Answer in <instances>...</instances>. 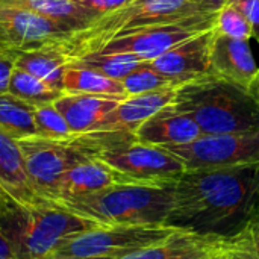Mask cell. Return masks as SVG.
<instances>
[{
    "label": "cell",
    "instance_id": "1",
    "mask_svg": "<svg viewBox=\"0 0 259 259\" xmlns=\"http://www.w3.org/2000/svg\"><path fill=\"white\" fill-rule=\"evenodd\" d=\"M259 215V164L185 170L175 182L167 226L229 240Z\"/></svg>",
    "mask_w": 259,
    "mask_h": 259
},
{
    "label": "cell",
    "instance_id": "2",
    "mask_svg": "<svg viewBox=\"0 0 259 259\" xmlns=\"http://www.w3.org/2000/svg\"><path fill=\"white\" fill-rule=\"evenodd\" d=\"M99 228L49 200H21L0 188V234L17 259L50 258L68 238Z\"/></svg>",
    "mask_w": 259,
    "mask_h": 259
},
{
    "label": "cell",
    "instance_id": "3",
    "mask_svg": "<svg viewBox=\"0 0 259 259\" xmlns=\"http://www.w3.org/2000/svg\"><path fill=\"white\" fill-rule=\"evenodd\" d=\"M173 105L193 117L203 135L237 134L259 127V97L209 73L181 85Z\"/></svg>",
    "mask_w": 259,
    "mask_h": 259
},
{
    "label": "cell",
    "instance_id": "4",
    "mask_svg": "<svg viewBox=\"0 0 259 259\" xmlns=\"http://www.w3.org/2000/svg\"><path fill=\"white\" fill-rule=\"evenodd\" d=\"M175 182L117 184L55 205L99 226L165 225L173 208Z\"/></svg>",
    "mask_w": 259,
    "mask_h": 259
},
{
    "label": "cell",
    "instance_id": "5",
    "mask_svg": "<svg viewBox=\"0 0 259 259\" xmlns=\"http://www.w3.org/2000/svg\"><path fill=\"white\" fill-rule=\"evenodd\" d=\"M205 12L199 0H132L129 5L96 20L87 29L53 44L67 64L97 53L111 39L156 24H168ZM67 65V67H68Z\"/></svg>",
    "mask_w": 259,
    "mask_h": 259
},
{
    "label": "cell",
    "instance_id": "6",
    "mask_svg": "<svg viewBox=\"0 0 259 259\" xmlns=\"http://www.w3.org/2000/svg\"><path fill=\"white\" fill-rule=\"evenodd\" d=\"M96 158L108 164L132 184H162L176 181L187 168L164 147L140 143L135 134L91 132Z\"/></svg>",
    "mask_w": 259,
    "mask_h": 259
},
{
    "label": "cell",
    "instance_id": "7",
    "mask_svg": "<svg viewBox=\"0 0 259 259\" xmlns=\"http://www.w3.org/2000/svg\"><path fill=\"white\" fill-rule=\"evenodd\" d=\"M178 229L167 225L99 226L65 240L50 258L118 259L159 243Z\"/></svg>",
    "mask_w": 259,
    "mask_h": 259
},
{
    "label": "cell",
    "instance_id": "8",
    "mask_svg": "<svg viewBox=\"0 0 259 259\" xmlns=\"http://www.w3.org/2000/svg\"><path fill=\"white\" fill-rule=\"evenodd\" d=\"M18 146L33 191L49 202L67 170L93 156L79 137L70 140H49L35 135L18 140Z\"/></svg>",
    "mask_w": 259,
    "mask_h": 259
},
{
    "label": "cell",
    "instance_id": "9",
    "mask_svg": "<svg viewBox=\"0 0 259 259\" xmlns=\"http://www.w3.org/2000/svg\"><path fill=\"white\" fill-rule=\"evenodd\" d=\"M215 17L217 12H202L175 23L134 30L111 39L97 53H131L150 62L170 49L214 29Z\"/></svg>",
    "mask_w": 259,
    "mask_h": 259
},
{
    "label": "cell",
    "instance_id": "10",
    "mask_svg": "<svg viewBox=\"0 0 259 259\" xmlns=\"http://www.w3.org/2000/svg\"><path fill=\"white\" fill-rule=\"evenodd\" d=\"M187 170L259 164V127L223 135H202L193 143L164 147Z\"/></svg>",
    "mask_w": 259,
    "mask_h": 259
},
{
    "label": "cell",
    "instance_id": "11",
    "mask_svg": "<svg viewBox=\"0 0 259 259\" xmlns=\"http://www.w3.org/2000/svg\"><path fill=\"white\" fill-rule=\"evenodd\" d=\"M74 32L62 23L26 9L0 8V49L35 50L56 44Z\"/></svg>",
    "mask_w": 259,
    "mask_h": 259
},
{
    "label": "cell",
    "instance_id": "12",
    "mask_svg": "<svg viewBox=\"0 0 259 259\" xmlns=\"http://www.w3.org/2000/svg\"><path fill=\"white\" fill-rule=\"evenodd\" d=\"M209 74L234 82L258 97L259 65L250 42L220 35L215 27L209 53Z\"/></svg>",
    "mask_w": 259,
    "mask_h": 259
},
{
    "label": "cell",
    "instance_id": "13",
    "mask_svg": "<svg viewBox=\"0 0 259 259\" xmlns=\"http://www.w3.org/2000/svg\"><path fill=\"white\" fill-rule=\"evenodd\" d=\"M117 184H132L108 164L96 156H90L74 164L59 181L52 203L74 200Z\"/></svg>",
    "mask_w": 259,
    "mask_h": 259
},
{
    "label": "cell",
    "instance_id": "14",
    "mask_svg": "<svg viewBox=\"0 0 259 259\" xmlns=\"http://www.w3.org/2000/svg\"><path fill=\"white\" fill-rule=\"evenodd\" d=\"M178 88L159 90L146 94H138L121 100L99 124L94 132H126L135 134L162 108L173 103Z\"/></svg>",
    "mask_w": 259,
    "mask_h": 259
},
{
    "label": "cell",
    "instance_id": "15",
    "mask_svg": "<svg viewBox=\"0 0 259 259\" xmlns=\"http://www.w3.org/2000/svg\"><path fill=\"white\" fill-rule=\"evenodd\" d=\"M202 135L203 134L193 117L179 111L173 103L152 115L135 132L140 143L159 147L188 144Z\"/></svg>",
    "mask_w": 259,
    "mask_h": 259
},
{
    "label": "cell",
    "instance_id": "16",
    "mask_svg": "<svg viewBox=\"0 0 259 259\" xmlns=\"http://www.w3.org/2000/svg\"><path fill=\"white\" fill-rule=\"evenodd\" d=\"M212 35H214V29L200 33L170 49L159 58L150 61V64L158 71L167 76L184 79L187 82L197 76L208 74Z\"/></svg>",
    "mask_w": 259,
    "mask_h": 259
},
{
    "label": "cell",
    "instance_id": "17",
    "mask_svg": "<svg viewBox=\"0 0 259 259\" xmlns=\"http://www.w3.org/2000/svg\"><path fill=\"white\" fill-rule=\"evenodd\" d=\"M120 99L93 94H64L53 105L65 118L73 137L94 132Z\"/></svg>",
    "mask_w": 259,
    "mask_h": 259
},
{
    "label": "cell",
    "instance_id": "18",
    "mask_svg": "<svg viewBox=\"0 0 259 259\" xmlns=\"http://www.w3.org/2000/svg\"><path fill=\"white\" fill-rule=\"evenodd\" d=\"M223 241L178 231L159 243L118 259H208Z\"/></svg>",
    "mask_w": 259,
    "mask_h": 259
},
{
    "label": "cell",
    "instance_id": "19",
    "mask_svg": "<svg viewBox=\"0 0 259 259\" xmlns=\"http://www.w3.org/2000/svg\"><path fill=\"white\" fill-rule=\"evenodd\" d=\"M0 188L21 200H44L33 191L29 182L18 140L3 131H0Z\"/></svg>",
    "mask_w": 259,
    "mask_h": 259
},
{
    "label": "cell",
    "instance_id": "20",
    "mask_svg": "<svg viewBox=\"0 0 259 259\" xmlns=\"http://www.w3.org/2000/svg\"><path fill=\"white\" fill-rule=\"evenodd\" d=\"M67 65L65 58L53 47V44L35 50L17 52L15 56V68L38 77L50 88L59 91H62Z\"/></svg>",
    "mask_w": 259,
    "mask_h": 259
},
{
    "label": "cell",
    "instance_id": "21",
    "mask_svg": "<svg viewBox=\"0 0 259 259\" xmlns=\"http://www.w3.org/2000/svg\"><path fill=\"white\" fill-rule=\"evenodd\" d=\"M62 91L65 94H93L124 100L127 93L120 80L106 77L91 68L70 64L65 68Z\"/></svg>",
    "mask_w": 259,
    "mask_h": 259
},
{
    "label": "cell",
    "instance_id": "22",
    "mask_svg": "<svg viewBox=\"0 0 259 259\" xmlns=\"http://www.w3.org/2000/svg\"><path fill=\"white\" fill-rule=\"evenodd\" d=\"M33 112L35 106L24 103L9 93L0 94V131L15 140L36 135Z\"/></svg>",
    "mask_w": 259,
    "mask_h": 259
},
{
    "label": "cell",
    "instance_id": "23",
    "mask_svg": "<svg viewBox=\"0 0 259 259\" xmlns=\"http://www.w3.org/2000/svg\"><path fill=\"white\" fill-rule=\"evenodd\" d=\"M8 93L35 108L52 105L65 94L64 91L50 88L47 83H44L38 77L18 68H14L11 74Z\"/></svg>",
    "mask_w": 259,
    "mask_h": 259
},
{
    "label": "cell",
    "instance_id": "24",
    "mask_svg": "<svg viewBox=\"0 0 259 259\" xmlns=\"http://www.w3.org/2000/svg\"><path fill=\"white\" fill-rule=\"evenodd\" d=\"M187 80H184V79L167 76V74L158 71L147 61L140 64L132 73H129L121 80V83L127 93V97L146 94V93H152V91H159V90L179 88Z\"/></svg>",
    "mask_w": 259,
    "mask_h": 259
},
{
    "label": "cell",
    "instance_id": "25",
    "mask_svg": "<svg viewBox=\"0 0 259 259\" xmlns=\"http://www.w3.org/2000/svg\"><path fill=\"white\" fill-rule=\"evenodd\" d=\"M143 62L146 61L131 53H94V55L83 56L71 64L91 68L106 77L121 82L129 73H132Z\"/></svg>",
    "mask_w": 259,
    "mask_h": 259
},
{
    "label": "cell",
    "instance_id": "26",
    "mask_svg": "<svg viewBox=\"0 0 259 259\" xmlns=\"http://www.w3.org/2000/svg\"><path fill=\"white\" fill-rule=\"evenodd\" d=\"M33 121L36 127V137L49 140H70L73 134L62 117V114L55 108V105H44L35 108Z\"/></svg>",
    "mask_w": 259,
    "mask_h": 259
},
{
    "label": "cell",
    "instance_id": "27",
    "mask_svg": "<svg viewBox=\"0 0 259 259\" xmlns=\"http://www.w3.org/2000/svg\"><path fill=\"white\" fill-rule=\"evenodd\" d=\"M215 32L234 39L250 41L253 38L250 23L234 3H228L217 11Z\"/></svg>",
    "mask_w": 259,
    "mask_h": 259
},
{
    "label": "cell",
    "instance_id": "28",
    "mask_svg": "<svg viewBox=\"0 0 259 259\" xmlns=\"http://www.w3.org/2000/svg\"><path fill=\"white\" fill-rule=\"evenodd\" d=\"M208 259H258V256L253 249L249 231H246L234 238L225 240Z\"/></svg>",
    "mask_w": 259,
    "mask_h": 259
},
{
    "label": "cell",
    "instance_id": "29",
    "mask_svg": "<svg viewBox=\"0 0 259 259\" xmlns=\"http://www.w3.org/2000/svg\"><path fill=\"white\" fill-rule=\"evenodd\" d=\"M73 2L87 8L91 12H94L100 18L109 12H114L123 6L129 5L132 0H73Z\"/></svg>",
    "mask_w": 259,
    "mask_h": 259
},
{
    "label": "cell",
    "instance_id": "30",
    "mask_svg": "<svg viewBox=\"0 0 259 259\" xmlns=\"http://www.w3.org/2000/svg\"><path fill=\"white\" fill-rule=\"evenodd\" d=\"M17 52L0 49V94H6L9 90V79L15 68Z\"/></svg>",
    "mask_w": 259,
    "mask_h": 259
},
{
    "label": "cell",
    "instance_id": "31",
    "mask_svg": "<svg viewBox=\"0 0 259 259\" xmlns=\"http://www.w3.org/2000/svg\"><path fill=\"white\" fill-rule=\"evenodd\" d=\"M232 3L244 14L250 23L253 38L259 44V0H234Z\"/></svg>",
    "mask_w": 259,
    "mask_h": 259
},
{
    "label": "cell",
    "instance_id": "32",
    "mask_svg": "<svg viewBox=\"0 0 259 259\" xmlns=\"http://www.w3.org/2000/svg\"><path fill=\"white\" fill-rule=\"evenodd\" d=\"M199 3L205 12H217L225 5H228V0H199Z\"/></svg>",
    "mask_w": 259,
    "mask_h": 259
},
{
    "label": "cell",
    "instance_id": "33",
    "mask_svg": "<svg viewBox=\"0 0 259 259\" xmlns=\"http://www.w3.org/2000/svg\"><path fill=\"white\" fill-rule=\"evenodd\" d=\"M249 235H250V240H252V244H253V249L256 252V256L259 259V215L255 219V222L249 226Z\"/></svg>",
    "mask_w": 259,
    "mask_h": 259
},
{
    "label": "cell",
    "instance_id": "34",
    "mask_svg": "<svg viewBox=\"0 0 259 259\" xmlns=\"http://www.w3.org/2000/svg\"><path fill=\"white\" fill-rule=\"evenodd\" d=\"M0 259H17L12 247L9 246V243L5 240L2 234H0Z\"/></svg>",
    "mask_w": 259,
    "mask_h": 259
},
{
    "label": "cell",
    "instance_id": "35",
    "mask_svg": "<svg viewBox=\"0 0 259 259\" xmlns=\"http://www.w3.org/2000/svg\"><path fill=\"white\" fill-rule=\"evenodd\" d=\"M46 259H112V258H46Z\"/></svg>",
    "mask_w": 259,
    "mask_h": 259
},
{
    "label": "cell",
    "instance_id": "36",
    "mask_svg": "<svg viewBox=\"0 0 259 259\" xmlns=\"http://www.w3.org/2000/svg\"><path fill=\"white\" fill-rule=\"evenodd\" d=\"M11 2H14V0H0V8H5L8 3H11Z\"/></svg>",
    "mask_w": 259,
    "mask_h": 259
},
{
    "label": "cell",
    "instance_id": "37",
    "mask_svg": "<svg viewBox=\"0 0 259 259\" xmlns=\"http://www.w3.org/2000/svg\"><path fill=\"white\" fill-rule=\"evenodd\" d=\"M232 2H234V0H228V3H232Z\"/></svg>",
    "mask_w": 259,
    "mask_h": 259
},
{
    "label": "cell",
    "instance_id": "38",
    "mask_svg": "<svg viewBox=\"0 0 259 259\" xmlns=\"http://www.w3.org/2000/svg\"><path fill=\"white\" fill-rule=\"evenodd\" d=\"M258 97H259V83H258Z\"/></svg>",
    "mask_w": 259,
    "mask_h": 259
}]
</instances>
